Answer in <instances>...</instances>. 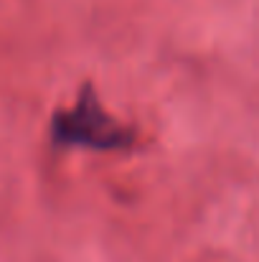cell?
I'll return each instance as SVG.
<instances>
[{
	"mask_svg": "<svg viewBox=\"0 0 259 262\" xmlns=\"http://www.w3.org/2000/svg\"><path fill=\"white\" fill-rule=\"evenodd\" d=\"M51 140L61 148L86 150H127L135 143V133L114 122L99 104L89 87L82 89L74 107L61 110L51 120Z\"/></svg>",
	"mask_w": 259,
	"mask_h": 262,
	"instance_id": "6da1fadb",
	"label": "cell"
}]
</instances>
